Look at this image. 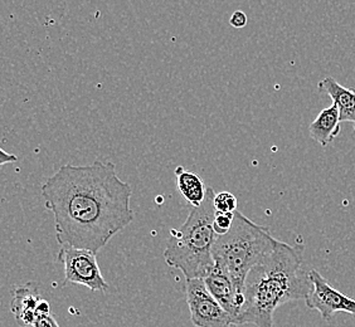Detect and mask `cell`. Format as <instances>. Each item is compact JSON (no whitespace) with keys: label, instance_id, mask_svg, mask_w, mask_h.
Segmentation results:
<instances>
[{"label":"cell","instance_id":"1","mask_svg":"<svg viewBox=\"0 0 355 327\" xmlns=\"http://www.w3.org/2000/svg\"><path fill=\"white\" fill-rule=\"evenodd\" d=\"M48 211L55 217V238L96 254L134 219L130 184L117 177L115 165H63L41 186Z\"/></svg>","mask_w":355,"mask_h":327},{"label":"cell","instance_id":"18","mask_svg":"<svg viewBox=\"0 0 355 327\" xmlns=\"http://www.w3.org/2000/svg\"><path fill=\"white\" fill-rule=\"evenodd\" d=\"M51 312H52V311H51V305L48 303L47 301L42 299L40 305H38V308H37V315H38V316H43V315L51 314Z\"/></svg>","mask_w":355,"mask_h":327},{"label":"cell","instance_id":"11","mask_svg":"<svg viewBox=\"0 0 355 327\" xmlns=\"http://www.w3.org/2000/svg\"><path fill=\"white\" fill-rule=\"evenodd\" d=\"M340 114L334 103L321 111L309 125V135L322 148H327L340 134Z\"/></svg>","mask_w":355,"mask_h":327},{"label":"cell","instance_id":"17","mask_svg":"<svg viewBox=\"0 0 355 327\" xmlns=\"http://www.w3.org/2000/svg\"><path fill=\"white\" fill-rule=\"evenodd\" d=\"M18 160V157L13 154H8L7 151L0 149V165L3 166L4 164L15 163Z\"/></svg>","mask_w":355,"mask_h":327},{"label":"cell","instance_id":"15","mask_svg":"<svg viewBox=\"0 0 355 327\" xmlns=\"http://www.w3.org/2000/svg\"><path fill=\"white\" fill-rule=\"evenodd\" d=\"M33 327H61L57 322L55 315L48 314L43 316H38V319L35 320Z\"/></svg>","mask_w":355,"mask_h":327},{"label":"cell","instance_id":"6","mask_svg":"<svg viewBox=\"0 0 355 327\" xmlns=\"http://www.w3.org/2000/svg\"><path fill=\"white\" fill-rule=\"evenodd\" d=\"M187 303L196 327H236L234 321L205 286L203 279L185 282Z\"/></svg>","mask_w":355,"mask_h":327},{"label":"cell","instance_id":"14","mask_svg":"<svg viewBox=\"0 0 355 327\" xmlns=\"http://www.w3.org/2000/svg\"><path fill=\"white\" fill-rule=\"evenodd\" d=\"M233 220H234V213H219L216 211V217L213 222V228L217 236H225L231 231Z\"/></svg>","mask_w":355,"mask_h":327},{"label":"cell","instance_id":"10","mask_svg":"<svg viewBox=\"0 0 355 327\" xmlns=\"http://www.w3.org/2000/svg\"><path fill=\"white\" fill-rule=\"evenodd\" d=\"M318 91L330 97L339 109L342 123H353L355 131V89L340 85L331 76H327L318 83Z\"/></svg>","mask_w":355,"mask_h":327},{"label":"cell","instance_id":"5","mask_svg":"<svg viewBox=\"0 0 355 327\" xmlns=\"http://www.w3.org/2000/svg\"><path fill=\"white\" fill-rule=\"evenodd\" d=\"M96 257L97 254L89 249L61 245L58 260L64 267V282L62 286L76 283L96 292L107 291L109 285L103 279Z\"/></svg>","mask_w":355,"mask_h":327},{"label":"cell","instance_id":"12","mask_svg":"<svg viewBox=\"0 0 355 327\" xmlns=\"http://www.w3.org/2000/svg\"><path fill=\"white\" fill-rule=\"evenodd\" d=\"M178 191L182 197L191 204V206H199L203 203L207 193L203 180L194 173L187 171L182 166L178 168L177 171Z\"/></svg>","mask_w":355,"mask_h":327},{"label":"cell","instance_id":"4","mask_svg":"<svg viewBox=\"0 0 355 327\" xmlns=\"http://www.w3.org/2000/svg\"><path fill=\"white\" fill-rule=\"evenodd\" d=\"M270 229L234 211L231 231L219 236L213 247L214 265L220 267L245 294L247 276L277 245Z\"/></svg>","mask_w":355,"mask_h":327},{"label":"cell","instance_id":"16","mask_svg":"<svg viewBox=\"0 0 355 327\" xmlns=\"http://www.w3.org/2000/svg\"><path fill=\"white\" fill-rule=\"evenodd\" d=\"M230 24H231L233 28H237V29L246 27V13H245V12H242V10H237V12H234V13L232 14V17H231V19H230Z\"/></svg>","mask_w":355,"mask_h":327},{"label":"cell","instance_id":"8","mask_svg":"<svg viewBox=\"0 0 355 327\" xmlns=\"http://www.w3.org/2000/svg\"><path fill=\"white\" fill-rule=\"evenodd\" d=\"M203 280L208 291L225 308V312L230 314L236 325L245 303V294L239 292L232 279L217 265H214L212 269L205 274Z\"/></svg>","mask_w":355,"mask_h":327},{"label":"cell","instance_id":"9","mask_svg":"<svg viewBox=\"0 0 355 327\" xmlns=\"http://www.w3.org/2000/svg\"><path fill=\"white\" fill-rule=\"evenodd\" d=\"M41 301V294L35 283H26L14 290L10 311L18 325L23 327L35 325V320L38 319L37 308Z\"/></svg>","mask_w":355,"mask_h":327},{"label":"cell","instance_id":"7","mask_svg":"<svg viewBox=\"0 0 355 327\" xmlns=\"http://www.w3.org/2000/svg\"><path fill=\"white\" fill-rule=\"evenodd\" d=\"M309 276L311 288L305 300L309 308L319 311L321 317L327 321L330 320L335 312L355 315V300L331 286L328 280L314 268L309 271Z\"/></svg>","mask_w":355,"mask_h":327},{"label":"cell","instance_id":"2","mask_svg":"<svg viewBox=\"0 0 355 327\" xmlns=\"http://www.w3.org/2000/svg\"><path fill=\"white\" fill-rule=\"evenodd\" d=\"M304 248L279 240L271 252L248 273L245 303L236 326L252 324L273 327L279 307L308 299L311 281L304 267Z\"/></svg>","mask_w":355,"mask_h":327},{"label":"cell","instance_id":"13","mask_svg":"<svg viewBox=\"0 0 355 327\" xmlns=\"http://www.w3.org/2000/svg\"><path fill=\"white\" fill-rule=\"evenodd\" d=\"M216 211L219 213H234L237 211V199L232 193L222 191L214 197Z\"/></svg>","mask_w":355,"mask_h":327},{"label":"cell","instance_id":"3","mask_svg":"<svg viewBox=\"0 0 355 327\" xmlns=\"http://www.w3.org/2000/svg\"><path fill=\"white\" fill-rule=\"evenodd\" d=\"M214 197V191L207 186L203 203L191 206L184 224L171 231L164 251L165 262L183 273L185 280L205 279L214 267L213 247L218 238L213 228Z\"/></svg>","mask_w":355,"mask_h":327}]
</instances>
